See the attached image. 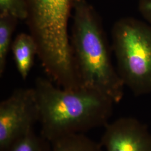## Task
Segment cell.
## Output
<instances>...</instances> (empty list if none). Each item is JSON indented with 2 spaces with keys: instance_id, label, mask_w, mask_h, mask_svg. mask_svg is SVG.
<instances>
[{
  "instance_id": "cell-1",
  "label": "cell",
  "mask_w": 151,
  "mask_h": 151,
  "mask_svg": "<svg viewBox=\"0 0 151 151\" xmlns=\"http://www.w3.org/2000/svg\"><path fill=\"white\" fill-rule=\"evenodd\" d=\"M38 103L40 134L50 143L105 127L115 103L96 90H66L49 79L38 77L34 87Z\"/></svg>"
},
{
  "instance_id": "cell-2",
  "label": "cell",
  "mask_w": 151,
  "mask_h": 151,
  "mask_svg": "<svg viewBox=\"0 0 151 151\" xmlns=\"http://www.w3.org/2000/svg\"><path fill=\"white\" fill-rule=\"evenodd\" d=\"M72 17L70 45L81 87L100 92L119 103L125 86L112 63L96 11L86 0H75Z\"/></svg>"
},
{
  "instance_id": "cell-3",
  "label": "cell",
  "mask_w": 151,
  "mask_h": 151,
  "mask_svg": "<svg viewBox=\"0 0 151 151\" xmlns=\"http://www.w3.org/2000/svg\"><path fill=\"white\" fill-rule=\"evenodd\" d=\"M113 48L117 71L125 86L136 96L151 93V25L124 17L114 25Z\"/></svg>"
},
{
  "instance_id": "cell-4",
  "label": "cell",
  "mask_w": 151,
  "mask_h": 151,
  "mask_svg": "<svg viewBox=\"0 0 151 151\" xmlns=\"http://www.w3.org/2000/svg\"><path fill=\"white\" fill-rule=\"evenodd\" d=\"M26 20L40 53H63L70 48L68 25L75 0H26Z\"/></svg>"
},
{
  "instance_id": "cell-5",
  "label": "cell",
  "mask_w": 151,
  "mask_h": 151,
  "mask_svg": "<svg viewBox=\"0 0 151 151\" xmlns=\"http://www.w3.org/2000/svg\"><path fill=\"white\" fill-rule=\"evenodd\" d=\"M34 88L16 89L0 103V151L34 129L39 122Z\"/></svg>"
},
{
  "instance_id": "cell-6",
  "label": "cell",
  "mask_w": 151,
  "mask_h": 151,
  "mask_svg": "<svg viewBox=\"0 0 151 151\" xmlns=\"http://www.w3.org/2000/svg\"><path fill=\"white\" fill-rule=\"evenodd\" d=\"M100 145L104 151H151V132L133 117H123L105 127Z\"/></svg>"
},
{
  "instance_id": "cell-7",
  "label": "cell",
  "mask_w": 151,
  "mask_h": 151,
  "mask_svg": "<svg viewBox=\"0 0 151 151\" xmlns=\"http://www.w3.org/2000/svg\"><path fill=\"white\" fill-rule=\"evenodd\" d=\"M11 49L17 70L25 80L32 68L35 55H38L37 43L30 34L20 33L12 43Z\"/></svg>"
},
{
  "instance_id": "cell-8",
  "label": "cell",
  "mask_w": 151,
  "mask_h": 151,
  "mask_svg": "<svg viewBox=\"0 0 151 151\" xmlns=\"http://www.w3.org/2000/svg\"><path fill=\"white\" fill-rule=\"evenodd\" d=\"M51 151H104L100 143L84 134L68 135L51 143Z\"/></svg>"
},
{
  "instance_id": "cell-9",
  "label": "cell",
  "mask_w": 151,
  "mask_h": 151,
  "mask_svg": "<svg viewBox=\"0 0 151 151\" xmlns=\"http://www.w3.org/2000/svg\"><path fill=\"white\" fill-rule=\"evenodd\" d=\"M19 20L7 14H0V75L5 70L6 60L11 44L12 36Z\"/></svg>"
},
{
  "instance_id": "cell-10",
  "label": "cell",
  "mask_w": 151,
  "mask_h": 151,
  "mask_svg": "<svg viewBox=\"0 0 151 151\" xmlns=\"http://www.w3.org/2000/svg\"><path fill=\"white\" fill-rule=\"evenodd\" d=\"M51 143L34 130L1 151H51Z\"/></svg>"
},
{
  "instance_id": "cell-11",
  "label": "cell",
  "mask_w": 151,
  "mask_h": 151,
  "mask_svg": "<svg viewBox=\"0 0 151 151\" xmlns=\"http://www.w3.org/2000/svg\"><path fill=\"white\" fill-rule=\"evenodd\" d=\"M0 14H7L26 21L28 16L26 0H0Z\"/></svg>"
},
{
  "instance_id": "cell-12",
  "label": "cell",
  "mask_w": 151,
  "mask_h": 151,
  "mask_svg": "<svg viewBox=\"0 0 151 151\" xmlns=\"http://www.w3.org/2000/svg\"><path fill=\"white\" fill-rule=\"evenodd\" d=\"M138 8L143 17L151 25V0H139Z\"/></svg>"
}]
</instances>
